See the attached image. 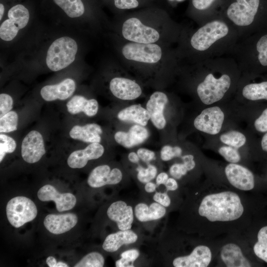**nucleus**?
<instances>
[{"label":"nucleus","instance_id":"nucleus-1","mask_svg":"<svg viewBox=\"0 0 267 267\" xmlns=\"http://www.w3.org/2000/svg\"><path fill=\"white\" fill-rule=\"evenodd\" d=\"M244 211L238 195L231 191L209 194L201 200L198 215L211 222H230L240 218Z\"/></svg>","mask_w":267,"mask_h":267},{"label":"nucleus","instance_id":"nucleus-2","mask_svg":"<svg viewBox=\"0 0 267 267\" xmlns=\"http://www.w3.org/2000/svg\"><path fill=\"white\" fill-rule=\"evenodd\" d=\"M77 51L78 45L73 39L69 37L57 39L47 51L46 65L52 71L63 69L74 62Z\"/></svg>","mask_w":267,"mask_h":267},{"label":"nucleus","instance_id":"nucleus-3","mask_svg":"<svg viewBox=\"0 0 267 267\" xmlns=\"http://www.w3.org/2000/svg\"><path fill=\"white\" fill-rule=\"evenodd\" d=\"M6 216L9 223L18 228L36 217L37 208L33 201L24 196L10 199L6 207Z\"/></svg>","mask_w":267,"mask_h":267},{"label":"nucleus","instance_id":"nucleus-4","mask_svg":"<svg viewBox=\"0 0 267 267\" xmlns=\"http://www.w3.org/2000/svg\"><path fill=\"white\" fill-rule=\"evenodd\" d=\"M230 78L223 74L216 79L212 74H209L197 88L198 95L205 104L210 105L221 100L229 89Z\"/></svg>","mask_w":267,"mask_h":267},{"label":"nucleus","instance_id":"nucleus-5","mask_svg":"<svg viewBox=\"0 0 267 267\" xmlns=\"http://www.w3.org/2000/svg\"><path fill=\"white\" fill-rule=\"evenodd\" d=\"M228 32V28L224 22L213 21L199 28L192 36L190 44L195 49L204 51L225 37Z\"/></svg>","mask_w":267,"mask_h":267},{"label":"nucleus","instance_id":"nucleus-6","mask_svg":"<svg viewBox=\"0 0 267 267\" xmlns=\"http://www.w3.org/2000/svg\"><path fill=\"white\" fill-rule=\"evenodd\" d=\"M8 19L0 26V38L4 41H11L17 36L19 30L25 27L29 20L28 9L21 4L12 6L8 10Z\"/></svg>","mask_w":267,"mask_h":267},{"label":"nucleus","instance_id":"nucleus-7","mask_svg":"<svg viewBox=\"0 0 267 267\" xmlns=\"http://www.w3.org/2000/svg\"><path fill=\"white\" fill-rule=\"evenodd\" d=\"M122 52L128 60L146 63H157L162 57L161 48L154 43H129L124 45Z\"/></svg>","mask_w":267,"mask_h":267},{"label":"nucleus","instance_id":"nucleus-8","mask_svg":"<svg viewBox=\"0 0 267 267\" xmlns=\"http://www.w3.org/2000/svg\"><path fill=\"white\" fill-rule=\"evenodd\" d=\"M122 33L124 38L132 42L150 44L160 38L158 32L155 29L144 25L135 17L126 20L123 23Z\"/></svg>","mask_w":267,"mask_h":267},{"label":"nucleus","instance_id":"nucleus-9","mask_svg":"<svg viewBox=\"0 0 267 267\" xmlns=\"http://www.w3.org/2000/svg\"><path fill=\"white\" fill-rule=\"evenodd\" d=\"M259 3L260 0H236L229 6L227 16L238 26L249 25L254 21Z\"/></svg>","mask_w":267,"mask_h":267},{"label":"nucleus","instance_id":"nucleus-10","mask_svg":"<svg viewBox=\"0 0 267 267\" xmlns=\"http://www.w3.org/2000/svg\"><path fill=\"white\" fill-rule=\"evenodd\" d=\"M224 115L221 109L214 106L204 109L194 120V127L201 132L217 134L221 131Z\"/></svg>","mask_w":267,"mask_h":267},{"label":"nucleus","instance_id":"nucleus-11","mask_svg":"<svg viewBox=\"0 0 267 267\" xmlns=\"http://www.w3.org/2000/svg\"><path fill=\"white\" fill-rule=\"evenodd\" d=\"M123 179L122 171L118 168L112 169L108 165H99L94 168L88 178V185L92 188H99L106 185H115Z\"/></svg>","mask_w":267,"mask_h":267},{"label":"nucleus","instance_id":"nucleus-12","mask_svg":"<svg viewBox=\"0 0 267 267\" xmlns=\"http://www.w3.org/2000/svg\"><path fill=\"white\" fill-rule=\"evenodd\" d=\"M108 218L114 222L120 230L132 229L134 221V207L119 200L110 205L107 210Z\"/></svg>","mask_w":267,"mask_h":267},{"label":"nucleus","instance_id":"nucleus-13","mask_svg":"<svg viewBox=\"0 0 267 267\" xmlns=\"http://www.w3.org/2000/svg\"><path fill=\"white\" fill-rule=\"evenodd\" d=\"M45 152L43 137L40 132L31 131L23 139L21 153L26 162L30 164L38 162Z\"/></svg>","mask_w":267,"mask_h":267},{"label":"nucleus","instance_id":"nucleus-14","mask_svg":"<svg viewBox=\"0 0 267 267\" xmlns=\"http://www.w3.org/2000/svg\"><path fill=\"white\" fill-rule=\"evenodd\" d=\"M210 249L207 246H196L188 255L177 256L172 261L175 267H206L212 260Z\"/></svg>","mask_w":267,"mask_h":267},{"label":"nucleus","instance_id":"nucleus-15","mask_svg":"<svg viewBox=\"0 0 267 267\" xmlns=\"http://www.w3.org/2000/svg\"><path fill=\"white\" fill-rule=\"evenodd\" d=\"M37 196L41 201H53L55 203L57 210L68 211L73 208L76 203V198L70 193H60L52 185L46 184L38 191Z\"/></svg>","mask_w":267,"mask_h":267},{"label":"nucleus","instance_id":"nucleus-16","mask_svg":"<svg viewBox=\"0 0 267 267\" xmlns=\"http://www.w3.org/2000/svg\"><path fill=\"white\" fill-rule=\"evenodd\" d=\"M224 172L227 180L234 187L244 191L254 188V175L246 168L236 163H230L225 168Z\"/></svg>","mask_w":267,"mask_h":267},{"label":"nucleus","instance_id":"nucleus-17","mask_svg":"<svg viewBox=\"0 0 267 267\" xmlns=\"http://www.w3.org/2000/svg\"><path fill=\"white\" fill-rule=\"evenodd\" d=\"M169 101L167 95L162 91H157L150 96L146 105L150 120L153 126L158 130L163 129L166 125L164 109Z\"/></svg>","mask_w":267,"mask_h":267},{"label":"nucleus","instance_id":"nucleus-18","mask_svg":"<svg viewBox=\"0 0 267 267\" xmlns=\"http://www.w3.org/2000/svg\"><path fill=\"white\" fill-rule=\"evenodd\" d=\"M110 90L116 98L123 100H132L142 93L140 86L134 81L123 77H115L109 84Z\"/></svg>","mask_w":267,"mask_h":267},{"label":"nucleus","instance_id":"nucleus-19","mask_svg":"<svg viewBox=\"0 0 267 267\" xmlns=\"http://www.w3.org/2000/svg\"><path fill=\"white\" fill-rule=\"evenodd\" d=\"M104 152V148L99 143H91L83 149L72 152L67 159V164L73 169H81L85 167L89 160L101 157Z\"/></svg>","mask_w":267,"mask_h":267},{"label":"nucleus","instance_id":"nucleus-20","mask_svg":"<svg viewBox=\"0 0 267 267\" xmlns=\"http://www.w3.org/2000/svg\"><path fill=\"white\" fill-rule=\"evenodd\" d=\"M75 89V81L72 79L67 78L58 84L44 86L42 88L40 94L46 101L65 100L73 94Z\"/></svg>","mask_w":267,"mask_h":267},{"label":"nucleus","instance_id":"nucleus-21","mask_svg":"<svg viewBox=\"0 0 267 267\" xmlns=\"http://www.w3.org/2000/svg\"><path fill=\"white\" fill-rule=\"evenodd\" d=\"M78 222L77 215L73 213L49 214L44 221L46 229L54 234H60L69 231Z\"/></svg>","mask_w":267,"mask_h":267},{"label":"nucleus","instance_id":"nucleus-22","mask_svg":"<svg viewBox=\"0 0 267 267\" xmlns=\"http://www.w3.org/2000/svg\"><path fill=\"white\" fill-rule=\"evenodd\" d=\"M149 136V133L144 126L134 124L128 132H117L114 134V139L119 144L130 148L142 144Z\"/></svg>","mask_w":267,"mask_h":267},{"label":"nucleus","instance_id":"nucleus-23","mask_svg":"<svg viewBox=\"0 0 267 267\" xmlns=\"http://www.w3.org/2000/svg\"><path fill=\"white\" fill-rule=\"evenodd\" d=\"M138 238L137 233L132 229L119 230L106 236L103 243L102 248L107 252L114 253L123 246L135 243Z\"/></svg>","mask_w":267,"mask_h":267},{"label":"nucleus","instance_id":"nucleus-24","mask_svg":"<svg viewBox=\"0 0 267 267\" xmlns=\"http://www.w3.org/2000/svg\"><path fill=\"white\" fill-rule=\"evenodd\" d=\"M135 219L140 222H147L158 221L166 214V207L154 201L147 203L140 202L134 207Z\"/></svg>","mask_w":267,"mask_h":267},{"label":"nucleus","instance_id":"nucleus-25","mask_svg":"<svg viewBox=\"0 0 267 267\" xmlns=\"http://www.w3.org/2000/svg\"><path fill=\"white\" fill-rule=\"evenodd\" d=\"M102 134V130L100 125L90 123L84 126H74L70 130L69 135L74 139L86 143H100Z\"/></svg>","mask_w":267,"mask_h":267},{"label":"nucleus","instance_id":"nucleus-26","mask_svg":"<svg viewBox=\"0 0 267 267\" xmlns=\"http://www.w3.org/2000/svg\"><path fill=\"white\" fill-rule=\"evenodd\" d=\"M221 258L228 267H250V262L243 255L240 247L229 243L224 245L221 249Z\"/></svg>","mask_w":267,"mask_h":267},{"label":"nucleus","instance_id":"nucleus-27","mask_svg":"<svg viewBox=\"0 0 267 267\" xmlns=\"http://www.w3.org/2000/svg\"><path fill=\"white\" fill-rule=\"evenodd\" d=\"M67 111L72 115L83 112L89 117L95 116L98 110V103L95 99H88L83 96L76 95L67 103Z\"/></svg>","mask_w":267,"mask_h":267},{"label":"nucleus","instance_id":"nucleus-28","mask_svg":"<svg viewBox=\"0 0 267 267\" xmlns=\"http://www.w3.org/2000/svg\"><path fill=\"white\" fill-rule=\"evenodd\" d=\"M117 118L121 121L132 122L145 127L150 120V116L146 108L138 104H134L120 111Z\"/></svg>","mask_w":267,"mask_h":267},{"label":"nucleus","instance_id":"nucleus-29","mask_svg":"<svg viewBox=\"0 0 267 267\" xmlns=\"http://www.w3.org/2000/svg\"><path fill=\"white\" fill-rule=\"evenodd\" d=\"M53 0L70 18L79 17L84 13L85 6L81 0Z\"/></svg>","mask_w":267,"mask_h":267},{"label":"nucleus","instance_id":"nucleus-30","mask_svg":"<svg viewBox=\"0 0 267 267\" xmlns=\"http://www.w3.org/2000/svg\"><path fill=\"white\" fill-rule=\"evenodd\" d=\"M242 94L250 100H267V82L246 85L243 89Z\"/></svg>","mask_w":267,"mask_h":267},{"label":"nucleus","instance_id":"nucleus-31","mask_svg":"<svg viewBox=\"0 0 267 267\" xmlns=\"http://www.w3.org/2000/svg\"><path fill=\"white\" fill-rule=\"evenodd\" d=\"M258 241L253 247L255 254L267 263V226L261 228L257 235Z\"/></svg>","mask_w":267,"mask_h":267},{"label":"nucleus","instance_id":"nucleus-32","mask_svg":"<svg viewBox=\"0 0 267 267\" xmlns=\"http://www.w3.org/2000/svg\"><path fill=\"white\" fill-rule=\"evenodd\" d=\"M220 140L224 144L236 148L243 146L246 140L245 136L236 131H231L222 134L220 136Z\"/></svg>","mask_w":267,"mask_h":267},{"label":"nucleus","instance_id":"nucleus-33","mask_svg":"<svg viewBox=\"0 0 267 267\" xmlns=\"http://www.w3.org/2000/svg\"><path fill=\"white\" fill-rule=\"evenodd\" d=\"M140 255L139 251L136 248L126 250L120 254V258L115 262L116 267H134V263Z\"/></svg>","mask_w":267,"mask_h":267},{"label":"nucleus","instance_id":"nucleus-34","mask_svg":"<svg viewBox=\"0 0 267 267\" xmlns=\"http://www.w3.org/2000/svg\"><path fill=\"white\" fill-rule=\"evenodd\" d=\"M18 121V115L14 111H10L0 117V133H7L17 130Z\"/></svg>","mask_w":267,"mask_h":267},{"label":"nucleus","instance_id":"nucleus-35","mask_svg":"<svg viewBox=\"0 0 267 267\" xmlns=\"http://www.w3.org/2000/svg\"><path fill=\"white\" fill-rule=\"evenodd\" d=\"M105 259L102 255L97 252H92L87 254L75 266V267H102Z\"/></svg>","mask_w":267,"mask_h":267},{"label":"nucleus","instance_id":"nucleus-36","mask_svg":"<svg viewBox=\"0 0 267 267\" xmlns=\"http://www.w3.org/2000/svg\"><path fill=\"white\" fill-rule=\"evenodd\" d=\"M136 171L137 180L143 184L152 181L156 178L158 173L157 167L150 163L147 164L146 167L138 164Z\"/></svg>","mask_w":267,"mask_h":267},{"label":"nucleus","instance_id":"nucleus-37","mask_svg":"<svg viewBox=\"0 0 267 267\" xmlns=\"http://www.w3.org/2000/svg\"><path fill=\"white\" fill-rule=\"evenodd\" d=\"M16 147V143L11 137L0 133V162H1L6 153L13 152Z\"/></svg>","mask_w":267,"mask_h":267},{"label":"nucleus","instance_id":"nucleus-38","mask_svg":"<svg viewBox=\"0 0 267 267\" xmlns=\"http://www.w3.org/2000/svg\"><path fill=\"white\" fill-rule=\"evenodd\" d=\"M182 149L178 146L164 145L160 151V158L163 161H169L176 157H180Z\"/></svg>","mask_w":267,"mask_h":267},{"label":"nucleus","instance_id":"nucleus-39","mask_svg":"<svg viewBox=\"0 0 267 267\" xmlns=\"http://www.w3.org/2000/svg\"><path fill=\"white\" fill-rule=\"evenodd\" d=\"M218 151L225 160L230 163H236L240 160V155L236 148L223 146L221 147Z\"/></svg>","mask_w":267,"mask_h":267},{"label":"nucleus","instance_id":"nucleus-40","mask_svg":"<svg viewBox=\"0 0 267 267\" xmlns=\"http://www.w3.org/2000/svg\"><path fill=\"white\" fill-rule=\"evenodd\" d=\"M256 47L260 63L263 66H267V34L260 39Z\"/></svg>","mask_w":267,"mask_h":267},{"label":"nucleus","instance_id":"nucleus-41","mask_svg":"<svg viewBox=\"0 0 267 267\" xmlns=\"http://www.w3.org/2000/svg\"><path fill=\"white\" fill-rule=\"evenodd\" d=\"M13 100L11 96L6 93L0 94V117L11 111Z\"/></svg>","mask_w":267,"mask_h":267},{"label":"nucleus","instance_id":"nucleus-42","mask_svg":"<svg viewBox=\"0 0 267 267\" xmlns=\"http://www.w3.org/2000/svg\"><path fill=\"white\" fill-rule=\"evenodd\" d=\"M188 172L186 167L182 163H175L169 169V173L176 179H180Z\"/></svg>","mask_w":267,"mask_h":267},{"label":"nucleus","instance_id":"nucleus-43","mask_svg":"<svg viewBox=\"0 0 267 267\" xmlns=\"http://www.w3.org/2000/svg\"><path fill=\"white\" fill-rule=\"evenodd\" d=\"M153 201H155L164 207H169L171 204V199L167 191H155L152 196Z\"/></svg>","mask_w":267,"mask_h":267},{"label":"nucleus","instance_id":"nucleus-44","mask_svg":"<svg viewBox=\"0 0 267 267\" xmlns=\"http://www.w3.org/2000/svg\"><path fill=\"white\" fill-rule=\"evenodd\" d=\"M254 126L257 131L262 133L267 132V108L255 121Z\"/></svg>","mask_w":267,"mask_h":267},{"label":"nucleus","instance_id":"nucleus-45","mask_svg":"<svg viewBox=\"0 0 267 267\" xmlns=\"http://www.w3.org/2000/svg\"><path fill=\"white\" fill-rule=\"evenodd\" d=\"M136 153L140 159L147 164L155 158V153L147 148H140L137 150Z\"/></svg>","mask_w":267,"mask_h":267},{"label":"nucleus","instance_id":"nucleus-46","mask_svg":"<svg viewBox=\"0 0 267 267\" xmlns=\"http://www.w3.org/2000/svg\"><path fill=\"white\" fill-rule=\"evenodd\" d=\"M115 6L121 9H132L138 6L137 0H114Z\"/></svg>","mask_w":267,"mask_h":267},{"label":"nucleus","instance_id":"nucleus-47","mask_svg":"<svg viewBox=\"0 0 267 267\" xmlns=\"http://www.w3.org/2000/svg\"><path fill=\"white\" fill-rule=\"evenodd\" d=\"M183 163L186 167L188 171L192 170L195 167V162L194 160V156L191 154H187L181 156Z\"/></svg>","mask_w":267,"mask_h":267},{"label":"nucleus","instance_id":"nucleus-48","mask_svg":"<svg viewBox=\"0 0 267 267\" xmlns=\"http://www.w3.org/2000/svg\"><path fill=\"white\" fill-rule=\"evenodd\" d=\"M215 0H192V4L195 8L199 10H204L209 7Z\"/></svg>","mask_w":267,"mask_h":267},{"label":"nucleus","instance_id":"nucleus-49","mask_svg":"<svg viewBox=\"0 0 267 267\" xmlns=\"http://www.w3.org/2000/svg\"><path fill=\"white\" fill-rule=\"evenodd\" d=\"M167 191H175L178 187V183L174 178H169L165 184L164 185Z\"/></svg>","mask_w":267,"mask_h":267},{"label":"nucleus","instance_id":"nucleus-50","mask_svg":"<svg viewBox=\"0 0 267 267\" xmlns=\"http://www.w3.org/2000/svg\"><path fill=\"white\" fill-rule=\"evenodd\" d=\"M169 178L168 174L166 172H163L157 174L155 178V183L157 186L158 187L161 185H165Z\"/></svg>","mask_w":267,"mask_h":267},{"label":"nucleus","instance_id":"nucleus-51","mask_svg":"<svg viewBox=\"0 0 267 267\" xmlns=\"http://www.w3.org/2000/svg\"><path fill=\"white\" fill-rule=\"evenodd\" d=\"M157 187L156 183L151 181L144 184V190L147 193L151 194L156 191Z\"/></svg>","mask_w":267,"mask_h":267},{"label":"nucleus","instance_id":"nucleus-52","mask_svg":"<svg viewBox=\"0 0 267 267\" xmlns=\"http://www.w3.org/2000/svg\"><path fill=\"white\" fill-rule=\"evenodd\" d=\"M128 159L131 163L135 164H138L140 160L137 154L133 151L128 154Z\"/></svg>","mask_w":267,"mask_h":267},{"label":"nucleus","instance_id":"nucleus-53","mask_svg":"<svg viewBox=\"0 0 267 267\" xmlns=\"http://www.w3.org/2000/svg\"><path fill=\"white\" fill-rule=\"evenodd\" d=\"M46 263L49 267H56V265L57 263L56 259L52 256L47 258Z\"/></svg>","mask_w":267,"mask_h":267},{"label":"nucleus","instance_id":"nucleus-54","mask_svg":"<svg viewBox=\"0 0 267 267\" xmlns=\"http://www.w3.org/2000/svg\"><path fill=\"white\" fill-rule=\"evenodd\" d=\"M261 146L263 150L267 151V133L264 134L262 138Z\"/></svg>","mask_w":267,"mask_h":267},{"label":"nucleus","instance_id":"nucleus-55","mask_svg":"<svg viewBox=\"0 0 267 267\" xmlns=\"http://www.w3.org/2000/svg\"><path fill=\"white\" fill-rule=\"evenodd\" d=\"M4 12V7L1 3L0 4V20H1Z\"/></svg>","mask_w":267,"mask_h":267},{"label":"nucleus","instance_id":"nucleus-56","mask_svg":"<svg viewBox=\"0 0 267 267\" xmlns=\"http://www.w3.org/2000/svg\"><path fill=\"white\" fill-rule=\"evenodd\" d=\"M68 267V266L66 264L62 262H57V265H56V267Z\"/></svg>","mask_w":267,"mask_h":267},{"label":"nucleus","instance_id":"nucleus-57","mask_svg":"<svg viewBox=\"0 0 267 267\" xmlns=\"http://www.w3.org/2000/svg\"><path fill=\"white\" fill-rule=\"evenodd\" d=\"M178 1H183L184 0H177Z\"/></svg>","mask_w":267,"mask_h":267},{"label":"nucleus","instance_id":"nucleus-58","mask_svg":"<svg viewBox=\"0 0 267 267\" xmlns=\"http://www.w3.org/2000/svg\"></svg>","mask_w":267,"mask_h":267}]
</instances>
